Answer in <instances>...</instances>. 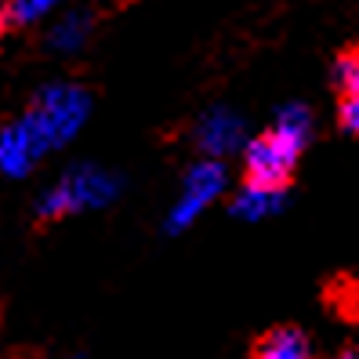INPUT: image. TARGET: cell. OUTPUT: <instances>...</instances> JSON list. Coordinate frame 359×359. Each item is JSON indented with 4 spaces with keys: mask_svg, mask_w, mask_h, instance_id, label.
Instances as JSON below:
<instances>
[{
    "mask_svg": "<svg viewBox=\"0 0 359 359\" xmlns=\"http://www.w3.org/2000/svg\"><path fill=\"white\" fill-rule=\"evenodd\" d=\"M88 113H91V95L80 83H48L33 98V109L22 123L36 138L40 153H48L55 145L69 142L80 131V123L88 120Z\"/></svg>",
    "mask_w": 359,
    "mask_h": 359,
    "instance_id": "1",
    "label": "cell"
},
{
    "mask_svg": "<svg viewBox=\"0 0 359 359\" xmlns=\"http://www.w3.org/2000/svg\"><path fill=\"white\" fill-rule=\"evenodd\" d=\"M116 189H120V182L113 175L98 171V167H76V171H69L40 200L36 215L44 222H55V218L76 215V210H88V207H105L116 196Z\"/></svg>",
    "mask_w": 359,
    "mask_h": 359,
    "instance_id": "2",
    "label": "cell"
},
{
    "mask_svg": "<svg viewBox=\"0 0 359 359\" xmlns=\"http://www.w3.org/2000/svg\"><path fill=\"white\" fill-rule=\"evenodd\" d=\"M247 163V185L255 189H272V193H283L294 178V163H298V149L290 142H283L280 135H262L247 145L243 153Z\"/></svg>",
    "mask_w": 359,
    "mask_h": 359,
    "instance_id": "3",
    "label": "cell"
},
{
    "mask_svg": "<svg viewBox=\"0 0 359 359\" xmlns=\"http://www.w3.org/2000/svg\"><path fill=\"white\" fill-rule=\"evenodd\" d=\"M222 189H225V167H222L218 160H203V163H196V167H189L182 200L175 203L171 218H167L171 232H182V229L193 225V222L203 215V207L215 200Z\"/></svg>",
    "mask_w": 359,
    "mask_h": 359,
    "instance_id": "4",
    "label": "cell"
},
{
    "mask_svg": "<svg viewBox=\"0 0 359 359\" xmlns=\"http://www.w3.org/2000/svg\"><path fill=\"white\" fill-rule=\"evenodd\" d=\"M243 142H247L243 138V120L236 113H229V109L207 113V120L200 123V149L210 160H218L225 153H236Z\"/></svg>",
    "mask_w": 359,
    "mask_h": 359,
    "instance_id": "5",
    "label": "cell"
},
{
    "mask_svg": "<svg viewBox=\"0 0 359 359\" xmlns=\"http://www.w3.org/2000/svg\"><path fill=\"white\" fill-rule=\"evenodd\" d=\"M36 156H44V153H40L36 138L29 135V128H26L22 120L0 131V171H4V175L22 178L29 167H33Z\"/></svg>",
    "mask_w": 359,
    "mask_h": 359,
    "instance_id": "6",
    "label": "cell"
},
{
    "mask_svg": "<svg viewBox=\"0 0 359 359\" xmlns=\"http://www.w3.org/2000/svg\"><path fill=\"white\" fill-rule=\"evenodd\" d=\"M255 359H312V345L302 330L276 327L255 345Z\"/></svg>",
    "mask_w": 359,
    "mask_h": 359,
    "instance_id": "7",
    "label": "cell"
},
{
    "mask_svg": "<svg viewBox=\"0 0 359 359\" xmlns=\"http://www.w3.org/2000/svg\"><path fill=\"white\" fill-rule=\"evenodd\" d=\"M283 207V193H272V189H255L247 185L243 193L232 200V215L243 218V222H262L269 215H276Z\"/></svg>",
    "mask_w": 359,
    "mask_h": 359,
    "instance_id": "8",
    "label": "cell"
},
{
    "mask_svg": "<svg viewBox=\"0 0 359 359\" xmlns=\"http://www.w3.org/2000/svg\"><path fill=\"white\" fill-rule=\"evenodd\" d=\"M91 22H95V18H91L88 11H73V15H66V18H62V22L51 29L48 44H51L55 51L73 55V51H80L83 44H88V36H91Z\"/></svg>",
    "mask_w": 359,
    "mask_h": 359,
    "instance_id": "9",
    "label": "cell"
},
{
    "mask_svg": "<svg viewBox=\"0 0 359 359\" xmlns=\"http://www.w3.org/2000/svg\"><path fill=\"white\" fill-rule=\"evenodd\" d=\"M272 135H280L283 142H290L294 149L302 153L309 145V138H312V113L305 109V105H287V109H280Z\"/></svg>",
    "mask_w": 359,
    "mask_h": 359,
    "instance_id": "10",
    "label": "cell"
},
{
    "mask_svg": "<svg viewBox=\"0 0 359 359\" xmlns=\"http://www.w3.org/2000/svg\"><path fill=\"white\" fill-rule=\"evenodd\" d=\"M62 0H11L4 8V22L8 26H29L36 18H44L51 8H58Z\"/></svg>",
    "mask_w": 359,
    "mask_h": 359,
    "instance_id": "11",
    "label": "cell"
},
{
    "mask_svg": "<svg viewBox=\"0 0 359 359\" xmlns=\"http://www.w3.org/2000/svg\"><path fill=\"white\" fill-rule=\"evenodd\" d=\"M334 88L341 95H355L359 91V55L355 48H345L334 62Z\"/></svg>",
    "mask_w": 359,
    "mask_h": 359,
    "instance_id": "12",
    "label": "cell"
},
{
    "mask_svg": "<svg viewBox=\"0 0 359 359\" xmlns=\"http://www.w3.org/2000/svg\"><path fill=\"white\" fill-rule=\"evenodd\" d=\"M341 128L348 135L359 131V98L355 95H341Z\"/></svg>",
    "mask_w": 359,
    "mask_h": 359,
    "instance_id": "13",
    "label": "cell"
},
{
    "mask_svg": "<svg viewBox=\"0 0 359 359\" xmlns=\"http://www.w3.org/2000/svg\"><path fill=\"white\" fill-rule=\"evenodd\" d=\"M337 359H359V355L355 352H345V355H337Z\"/></svg>",
    "mask_w": 359,
    "mask_h": 359,
    "instance_id": "14",
    "label": "cell"
}]
</instances>
